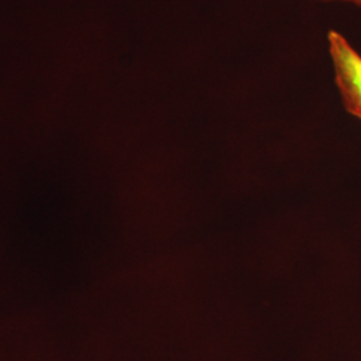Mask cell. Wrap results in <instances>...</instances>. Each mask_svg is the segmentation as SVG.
I'll use <instances>...</instances> for the list:
<instances>
[{"label":"cell","mask_w":361,"mask_h":361,"mask_svg":"<svg viewBox=\"0 0 361 361\" xmlns=\"http://www.w3.org/2000/svg\"><path fill=\"white\" fill-rule=\"evenodd\" d=\"M336 87L345 111L361 121V54L336 30L326 35Z\"/></svg>","instance_id":"6da1fadb"},{"label":"cell","mask_w":361,"mask_h":361,"mask_svg":"<svg viewBox=\"0 0 361 361\" xmlns=\"http://www.w3.org/2000/svg\"><path fill=\"white\" fill-rule=\"evenodd\" d=\"M316 1H324V3H347V4H352V6H356V7H361V0H316Z\"/></svg>","instance_id":"7a4b0ae2"}]
</instances>
